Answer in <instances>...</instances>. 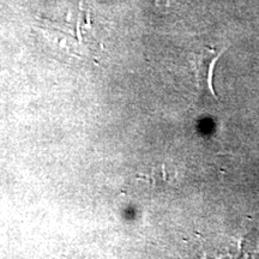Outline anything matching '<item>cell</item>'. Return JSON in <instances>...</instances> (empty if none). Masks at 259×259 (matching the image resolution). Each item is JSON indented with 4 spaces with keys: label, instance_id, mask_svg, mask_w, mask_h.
I'll list each match as a JSON object with an SVG mask.
<instances>
[{
    "label": "cell",
    "instance_id": "2",
    "mask_svg": "<svg viewBox=\"0 0 259 259\" xmlns=\"http://www.w3.org/2000/svg\"><path fill=\"white\" fill-rule=\"evenodd\" d=\"M158 2L166 3V4H170V2H174V0H158Z\"/></svg>",
    "mask_w": 259,
    "mask_h": 259
},
{
    "label": "cell",
    "instance_id": "1",
    "mask_svg": "<svg viewBox=\"0 0 259 259\" xmlns=\"http://www.w3.org/2000/svg\"><path fill=\"white\" fill-rule=\"evenodd\" d=\"M225 51V48L216 50L211 47H204L192 54V65L194 74H196L197 87L200 92L212 96L213 99H218V95L212 87L213 70H215L216 63Z\"/></svg>",
    "mask_w": 259,
    "mask_h": 259
}]
</instances>
